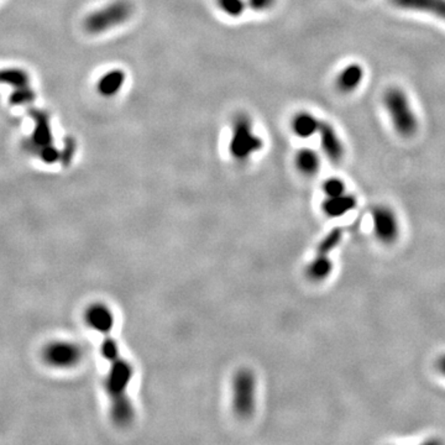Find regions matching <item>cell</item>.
I'll use <instances>...</instances> for the list:
<instances>
[{
  "instance_id": "13",
  "label": "cell",
  "mask_w": 445,
  "mask_h": 445,
  "mask_svg": "<svg viewBox=\"0 0 445 445\" xmlns=\"http://www.w3.org/2000/svg\"><path fill=\"white\" fill-rule=\"evenodd\" d=\"M364 68L359 63H350L345 66L336 76L335 86L343 94H350L359 88L364 79Z\"/></svg>"
},
{
  "instance_id": "7",
  "label": "cell",
  "mask_w": 445,
  "mask_h": 445,
  "mask_svg": "<svg viewBox=\"0 0 445 445\" xmlns=\"http://www.w3.org/2000/svg\"><path fill=\"white\" fill-rule=\"evenodd\" d=\"M35 130L28 148L33 150L43 163H55L61 160V153L53 146L51 126L48 115L43 111L34 113Z\"/></svg>"
},
{
  "instance_id": "20",
  "label": "cell",
  "mask_w": 445,
  "mask_h": 445,
  "mask_svg": "<svg viewBox=\"0 0 445 445\" xmlns=\"http://www.w3.org/2000/svg\"><path fill=\"white\" fill-rule=\"evenodd\" d=\"M216 3L225 14L229 16H239L245 9L243 0H216Z\"/></svg>"
},
{
  "instance_id": "4",
  "label": "cell",
  "mask_w": 445,
  "mask_h": 445,
  "mask_svg": "<svg viewBox=\"0 0 445 445\" xmlns=\"http://www.w3.org/2000/svg\"><path fill=\"white\" fill-rule=\"evenodd\" d=\"M256 407V378L250 369H240L233 380V410L240 418L253 416Z\"/></svg>"
},
{
  "instance_id": "14",
  "label": "cell",
  "mask_w": 445,
  "mask_h": 445,
  "mask_svg": "<svg viewBox=\"0 0 445 445\" xmlns=\"http://www.w3.org/2000/svg\"><path fill=\"white\" fill-rule=\"evenodd\" d=\"M334 271V263L331 256L316 254L307 263L306 278L313 283L326 282Z\"/></svg>"
},
{
  "instance_id": "5",
  "label": "cell",
  "mask_w": 445,
  "mask_h": 445,
  "mask_svg": "<svg viewBox=\"0 0 445 445\" xmlns=\"http://www.w3.org/2000/svg\"><path fill=\"white\" fill-rule=\"evenodd\" d=\"M373 238L385 246L396 244L401 236V221L393 208L386 204L373 207L370 211Z\"/></svg>"
},
{
  "instance_id": "17",
  "label": "cell",
  "mask_w": 445,
  "mask_h": 445,
  "mask_svg": "<svg viewBox=\"0 0 445 445\" xmlns=\"http://www.w3.org/2000/svg\"><path fill=\"white\" fill-rule=\"evenodd\" d=\"M124 82L125 73L121 70H114L101 77L97 89L103 97H113L121 89Z\"/></svg>"
},
{
  "instance_id": "15",
  "label": "cell",
  "mask_w": 445,
  "mask_h": 445,
  "mask_svg": "<svg viewBox=\"0 0 445 445\" xmlns=\"http://www.w3.org/2000/svg\"><path fill=\"white\" fill-rule=\"evenodd\" d=\"M296 167L302 175L312 177L321 170V158L319 155L312 148H302L296 155Z\"/></svg>"
},
{
  "instance_id": "16",
  "label": "cell",
  "mask_w": 445,
  "mask_h": 445,
  "mask_svg": "<svg viewBox=\"0 0 445 445\" xmlns=\"http://www.w3.org/2000/svg\"><path fill=\"white\" fill-rule=\"evenodd\" d=\"M321 123L322 121H319L318 118H316V116L311 114V113L301 111V113L295 115V118H293V133H295L297 136L303 138V139L311 138L312 135H314L319 131Z\"/></svg>"
},
{
  "instance_id": "1",
  "label": "cell",
  "mask_w": 445,
  "mask_h": 445,
  "mask_svg": "<svg viewBox=\"0 0 445 445\" xmlns=\"http://www.w3.org/2000/svg\"><path fill=\"white\" fill-rule=\"evenodd\" d=\"M101 335H103L101 355L109 365L104 383L106 396L111 403L109 413L115 426L124 428L129 427L135 419L134 405L128 392L131 380L134 378V368L123 358L111 331Z\"/></svg>"
},
{
  "instance_id": "6",
  "label": "cell",
  "mask_w": 445,
  "mask_h": 445,
  "mask_svg": "<svg viewBox=\"0 0 445 445\" xmlns=\"http://www.w3.org/2000/svg\"><path fill=\"white\" fill-rule=\"evenodd\" d=\"M263 148V140L253 131V124L249 116L239 115L234 121L233 138L230 141V153L233 158L245 161Z\"/></svg>"
},
{
  "instance_id": "2",
  "label": "cell",
  "mask_w": 445,
  "mask_h": 445,
  "mask_svg": "<svg viewBox=\"0 0 445 445\" xmlns=\"http://www.w3.org/2000/svg\"><path fill=\"white\" fill-rule=\"evenodd\" d=\"M383 103L393 129L403 138H411L418 130V119L408 96L400 87H390L383 96Z\"/></svg>"
},
{
  "instance_id": "8",
  "label": "cell",
  "mask_w": 445,
  "mask_h": 445,
  "mask_svg": "<svg viewBox=\"0 0 445 445\" xmlns=\"http://www.w3.org/2000/svg\"><path fill=\"white\" fill-rule=\"evenodd\" d=\"M43 358L46 364L55 369H71L81 363L83 350L81 345L68 340H53L43 350Z\"/></svg>"
},
{
  "instance_id": "9",
  "label": "cell",
  "mask_w": 445,
  "mask_h": 445,
  "mask_svg": "<svg viewBox=\"0 0 445 445\" xmlns=\"http://www.w3.org/2000/svg\"><path fill=\"white\" fill-rule=\"evenodd\" d=\"M84 321L91 329L99 334H104L106 331H113L115 316L111 307L106 306V303L96 302L88 306L84 312Z\"/></svg>"
},
{
  "instance_id": "11",
  "label": "cell",
  "mask_w": 445,
  "mask_h": 445,
  "mask_svg": "<svg viewBox=\"0 0 445 445\" xmlns=\"http://www.w3.org/2000/svg\"><path fill=\"white\" fill-rule=\"evenodd\" d=\"M358 206V198L346 192L344 194L336 197H324L322 202L321 209L323 214L329 219H338L349 214Z\"/></svg>"
},
{
  "instance_id": "12",
  "label": "cell",
  "mask_w": 445,
  "mask_h": 445,
  "mask_svg": "<svg viewBox=\"0 0 445 445\" xmlns=\"http://www.w3.org/2000/svg\"><path fill=\"white\" fill-rule=\"evenodd\" d=\"M400 9L418 11L436 16L445 23V0H390Z\"/></svg>"
},
{
  "instance_id": "3",
  "label": "cell",
  "mask_w": 445,
  "mask_h": 445,
  "mask_svg": "<svg viewBox=\"0 0 445 445\" xmlns=\"http://www.w3.org/2000/svg\"><path fill=\"white\" fill-rule=\"evenodd\" d=\"M133 11L134 8L131 3L126 0H116L87 16L84 29L92 35L103 34L126 23L131 18Z\"/></svg>"
},
{
  "instance_id": "18",
  "label": "cell",
  "mask_w": 445,
  "mask_h": 445,
  "mask_svg": "<svg viewBox=\"0 0 445 445\" xmlns=\"http://www.w3.org/2000/svg\"><path fill=\"white\" fill-rule=\"evenodd\" d=\"M343 238H344V230L339 226L329 230L317 244L316 254L331 256L333 251L338 249V246L341 244Z\"/></svg>"
},
{
  "instance_id": "22",
  "label": "cell",
  "mask_w": 445,
  "mask_h": 445,
  "mask_svg": "<svg viewBox=\"0 0 445 445\" xmlns=\"http://www.w3.org/2000/svg\"><path fill=\"white\" fill-rule=\"evenodd\" d=\"M1 75H3V71H1V72H0V83H1V82H3V76H1Z\"/></svg>"
},
{
  "instance_id": "10",
  "label": "cell",
  "mask_w": 445,
  "mask_h": 445,
  "mask_svg": "<svg viewBox=\"0 0 445 445\" xmlns=\"http://www.w3.org/2000/svg\"><path fill=\"white\" fill-rule=\"evenodd\" d=\"M318 133L321 138L322 150L326 158L335 165L339 163L344 158V145L334 126L326 121H322Z\"/></svg>"
},
{
  "instance_id": "21",
  "label": "cell",
  "mask_w": 445,
  "mask_h": 445,
  "mask_svg": "<svg viewBox=\"0 0 445 445\" xmlns=\"http://www.w3.org/2000/svg\"><path fill=\"white\" fill-rule=\"evenodd\" d=\"M275 3H276V0H248L250 8L254 9L255 11H263V10L270 9Z\"/></svg>"
},
{
  "instance_id": "19",
  "label": "cell",
  "mask_w": 445,
  "mask_h": 445,
  "mask_svg": "<svg viewBox=\"0 0 445 445\" xmlns=\"http://www.w3.org/2000/svg\"><path fill=\"white\" fill-rule=\"evenodd\" d=\"M322 191L324 197H336L346 193V185L339 177H331L322 185Z\"/></svg>"
}]
</instances>
